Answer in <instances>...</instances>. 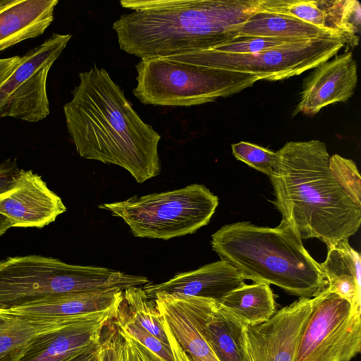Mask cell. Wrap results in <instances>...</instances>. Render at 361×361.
I'll list each match as a JSON object with an SVG mask.
<instances>
[{
	"mask_svg": "<svg viewBox=\"0 0 361 361\" xmlns=\"http://www.w3.org/2000/svg\"><path fill=\"white\" fill-rule=\"evenodd\" d=\"M276 152L269 177L273 204L301 239L327 247L355 235L361 224V180L355 163L330 156L318 140L291 141Z\"/></svg>",
	"mask_w": 361,
	"mask_h": 361,
	"instance_id": "cell-1",
	"label": "cell"
},
{
	"mask_svg": "<svg viewBox=\"0 0 361 361\" xmlns=\"http://www.w3.org/2000/svg\"><path fill=\"white\" fill-rule=\"evenodd\" d=\"M63 106L66 125L82 158L126 169L138 183L161 172V135L144 122L123 90L96 65L78 74Z\"/></svg>",
	"mask_w": 361,
	"mask_h": 361,
	"instance_id": "cell-2",
	"label": "cell"
},
{
	"mask_svg": "<svg viewBox=\"0 0 361 361\" xmlns=\"http://www.w3.org/2000/svg\"><path fill=\"white\" fill-rule=\"evenodd\" d=\"M260 0H123L119 47L141 59L214 48L238 37Z\"/></svg>",
	"mask_w": 361,
	"mask_h": 361,
	"instance_id": "cell-3",
	"label": "cell"
},
{
	"mask_svg": "<svg viewBox=\"0 0 361 361\" xmlns=\"http://www.w3.org/2000/svg\"><path fill=\"white\" fill-rule=\"evenodd\" d=\"M211 245L245 280L276 286L299 298H314L327 288L320 264L284 221L274 228L226 224L212 235Z\"/></svg>",
	"mask_w": 361,
	"mask_h": 361,
	"instance_id": "cell-4",
	"label": "cell"
},
{
	"mask_svg": "<svg viewBox=\"0 0 361 361\" xmlns=\"http://www.w3.org/2000/svg\"><path fill=\"white\" fill-rule=\"evenodd\" d=\"M149 282L145 276L106 267L71 264L52 257H10L0 261V309L71 293L124 290Z\"/></svg>",
	"mask_w": 361,
	"mask_h": 361,
	"instance_id": "cell-5",
	"label": "cell"
},
{
	"mask_svg": "<svg viewBox=\"0 0 361 361\" xmlns=\"http://www.w3.org/2000/svg\"><path fill=\"white\" fill-rule=\"evenodd\" d=\"M133 93L144 104L191 106L214 102L252 87L255 75L212 68L197 51L141 59Z\"/></svg>",
	"mask_w": 361,
	"mask_h": 361,
	"instance_id": "cell-6",
	"label": "cell"
},
{
	"mask_svg": "<svg viewBox=\"0 0 361 361\" xmlns=\"http://www.w3.org/2000/svg\"><path fill=\"white\" fill-rule=\"evenodd\" d=\"M218 204L216 195L204 185L193 183L98 207L122 219L135 237L169 240L194 233L208 224Z\"/></svg>",
	"mask_w": 361,
	"mask_h": 361,
	"instance_id": "cell-7",
	"label": "cell"
},
{
	"mask_svg": "<svg viewBox=\"0 0 361 361\" xmlns=\"http://www.w3.org/2000/svg\"><path fill=\"white\" fill-rule=\"evenodd\" d=\"M313 298L295 361H350L361 350V311L327 288Z\"/></svg>",
	"mask_w": 361,
	"mask_h": 361,
	"instance_id": "cell-8",
	"label": "cell"
},
{
	"mask_svg": "<svg viewBox=\"0 0 361 361\" xmlns=\"http://www.w3.org/2000/svg\"><path fill=\"white\" fill-rule=\"evenodd\" d=\"M346 43L338 39L299 40L255 54L214 49L196 50L208 66L277 81L300 75L334 57Z\"/></svg>",
	"mask_w": 361,
	"mask_h": 361,
	"instance_id": "cell-9",
	"label": "cell"
},
{
	"mask_svg": "<svg viewBox=\"0 0 361 361\" xmlns=\"http://www.w3.org/2000/svg\"><path fill=\"white\" fill-rule=\"evenodd\" d=\"M72 35L53 33L29 50L12 75L0 86V119L11 117L37 123L50 113L47 76Z\"/></svg>",
	"mask_w": 361,
	"mask_h": 361,
	"instance_id": "cell-10",
	"label": "cell"
},
{
	"mask_svg": "<svg viewBox=\"0 0 361 361\" xmlns=\"http://www.w3.org/2000/svg\"><path fill=\"white\" fill-rule=\"evenodd\" d=\"M313 305V298H300L276 310L267 321L244 326L245 347L250 361H295Z\"/></svg>",
	"mask_w": 361,
	"mask_h": 361,
	"instance_id": "cell-11",
	"label": "cell"
},
{
	"mask_svg": "<svg viewBox=\"0 0 361 361\" xmlns=\"http://www.w3.org/2000/svg\"><path fill=\"white\" fill-rule=\"evenodd\" d=\"M66 211L61 198L32 170L19 169L13 185L0 193V214L12 227L41 228Z\"/></svg>",
	"mask_w": 361,
	"mask_h": 361,
	"instance_id": "cell-12",
	"label": "cell"
},
{
	"mask_svg": "<svg viewBox=\"0 0 361 361\" xmlns=\"http://www.w3.org/2000/svg\"><path fill=\"white\" fill-rule=\"evenodd\" d=\"M117 310L90 313L37 335L18 361H68L91 350L100 344L102 332Z\"/></svg>",
	"mask_w": 361,
	"mask_h": 361,
	"instance_id": "cell-13",
	"label": "cell"
},
{
	"mask_svg": "<svg viewBox=\"0 0 361 361\" xmlns=\"http://www.w3.org/2000/svg\"><path fill=\"white\" fill-rule=\"evenodd\" d=\"M293 17L358 43L361 6L356 0H260L259 11Z\"/></svg>",
	"mask_w": 361,
	"mask_h": 361,
	"instance_id": "cell-14",
	"label": "cell"
},
{
	"mask_svg": "<svg viewBox=\"0 0 361 361\" xmlns=\"http://www.w3.org/2000/svg\"><path fill=\"white\" fill-rule=\"evenodd\" d=\"M357 82V67L351 51L336 55L314 68L306 80L295 112L313 116L322 109L346 102Z\"/></svg>",
	"mask_w": 361,
	"mask_h": 361,
	"instance_id": "cell-15",
	"label": "cell"
},
{
	"mask_svg": "<svg viewBox=\"0 0 361 361\" xmlns=\"http://www.w3.org/2000/svg\"><path fill=\"white\" fill-rule=\"evenodd\" d=\"M149 298L154 300L180 347L193 361H219L202 331L198 296L157 292Z\"/></svg>",
	"mask_w": 361,
	"mask_h": 361,
	"instance_id": "cell-16",
	"label": "cell"
},
{
	"mask_svg": "<svg viewBox=\"0 0 361 361\" xmlns=\"http://www.w3.org/2000/svg\"><path fill=\"white\" fill-rule=\"evenodd\" d=\"M240 273L227 261L206 264L197 269L176 274L169 280L157 284L143 286L149 297L155 293L198 296L219 302L227 293L245 284Z\"/></svg>",
	"mask_w": 361,
	"mask_h": 361,
	"instance_id": "cell-17",
	"label": "cell"
},
{
	"mask_svg": "<svg viewBox=\"0 0 361 361\" xmlns=\"http://www.w3.org/2000/svg\"><path fill=\"white\" fill-rule=\"evenodd\" d=\"M58 0H2L0 52L44 34L54 20Z\"/></svg>",
	"mask_w": 361,
	"mask_h": 361,
	"instance_id": "cell-18",
	"label": "cell"
},
{
	"mask_svg": "<svg viewBox=\"0 0 361 361\" xmlns=\"http://www.w3.org/2000/svg\"><path fill=\"white\" fill-rule=\"evenodd\" d=\"M123 299V290H120L71 293L44 298L6 310L14 314L30 317H69L117 310Z\"/></svg>",
	"mask_w": 361,
	"mask_h": 361,
	"instance_id": "cell-19",
	"label": "cell"
},
{
	"mask_svg": "<svg viewBox=\"0 0 361 361\" xmlns=\"http://www.w3.org/2000/svg\"><path fill=\"white\" fill-rule=\"evenodd\" d=\"M202 334L219 361H250L244 324L212 299L199 297Z\"/></svg>",
	"mask_w": 361,
	"mask_h": 361,
	"instance_id": "cell-20",
	"label": "cell"
},
{
	"mask_svg": "<svg viewBox=\"0 0 361 361\" xmlns=\"http://www.w3.org/2000/svg\"><path fill=\"white\" fill-rule=\"evenodd\" d=\"M326 259L319 263L327 281V288L360 310V269L359 252L349 244L348 239L327 247Z\"/></svg>",
	"mask_w": 361,
	"mask_h": 361,
	"instance_id": "cell-21",
	"label": "cell"
},
{
	"mask_svg": "<svg viewBox=\"0 0 361 361\" xmlns=\"http://www.w3.org/2000/svg\"><path fill=\"white\" fill-rule=\"evenodd\" d=\"M88 314L36 318L0 310V361H18L37 335L80 320Z\"/></svg>",
	"mask_w": 361,
	"mask_h": 361,
	"instance_id": "cell-22",
	"label": "cell"
},
{
	"mask_svg": "<svg viewBox=\"0 0 361 361\" xmlns=\"http://www.w3.org/2000/svg\"><path fill=\"white\" fill-rule=\"evenodd\" d=\"M257 36L294 40L338 39L349 44L345 37L297 18L272 13L257 11L240 28L239 37Z\"/></svg>",
	"mask_w": 361,
	"mask_h": 361,
	"instance_id": "cell-23",
	"label": "cell"
},
{
	"mask_svg": "<svg viewBox=\"0 0 361 361\" xmlns=\"http://www.w3.org/2000/svg\"><path fill=\"white\" fill-rule=\"evenodd\" d=\"M217 302L245 326L262 324L277 310L274 293L267 283H245Z\"/></svg>",
	"mask_w": 361,
	"mask_h": 361,
	"instance_id": "cell-24",
	"label": "cell"
},
{
	"mask_svg": "<svg viewBox=\"0 0 361 361\" xmlns=\"http://www.w3.org/2000/svg\"><path fill=\"white\" fill-rule=\"evenodd\" d=\"M123 300L135 322L163 343L169 345L163 320L155 302L142 287L133 286L124 290Z\"/></svg>",
	"mask_w": 361,
	"mask_h": 361,
	"instance_id": "cell-25",
	"label": "cell"
},
{
	"mask_svg": "<svg viewBox=\"0 0 361 361\" xmlns=\"http://www.w3.org/2000/svg\"><path fill=\"white\" fill-rule=\"evenodd\" d=\"M113 322L118 330L127 333L133 338L158 361H174L169 345L163 343L135 322L129 314L123 300L113 319Z\"/></svg>",
	"mask_w": 361,
	"mask_h": 361,
	"instance_id": "cell-26",
	"label": "cell"
},
{
	"mask_svg": "<svg viewBox=\"0 0 361 361\" xmlns=\"http://www.w3.org/2000/svg\"><path fill=\"white\" fill-rule=\"evenodd\" d=\"M231 149L236 159L269 177L271 175L277 158L276 152L245 141L232 144Z\"/></svg>",
	"mask_w": 361,
	"mask_h": 361,
	"instance_id": "cell-27",
	"label": "cell"
},
{
	"mask_svg": "<svg viewBox=\"0 0 361 361\" xmlns=\"http://www.w3.org/2000/svg\"><path fill=\"white\" fill-rule=\"evenodd\" d=\"M295 41L299 40L277 37L246 36L239 37L231 42L212 49L231 54H255Z\"/></svg>",
	"mask_w": 361,
	"mask_h": 361,
	"instance_id": "cell-28",
	"label": "cell"
},
{
	"mask_svg": "<svg viewBox=\"0 0 361 361\" xmlns=\"http://www.w3.org/2000/svg\"><path fill=\"white\" fill-rule=\"evenodd\" d=\"M106 328V334L103 338L102 335L96 361H119L121 336L113 320L107 324Z\"/></svg>",
	"mask_w": 361,
	"mask_h": 361,
	"instance_id": "cell-29",
	"label": "cell"
},
{
	"mask_svg": "<svg viewBox=\"0 0 361 361\" xmlns=\"http://www.w3.org/2000/svg\"><path fill=\"white\" fill-rule=\"evenodd\" d=\"M117 330L122 338L119 361H158L150 352L127 333L118 329Z\"/></svg>",
	"mask_w": 361,
	"mask_h": 361,
	"instance_id": "cell-30",
	"label": "cell"
},
{
	"mask_svg": "<svg viewBox=\"0 0 361 361\" xmlns=\"http://www.w3.org/2000/svg\"><path fill=\"white\" fill-rule=\"evenodd\" d=\"M18 170L16 159L0 161V193L6 191L13 185Z\"/></svg>",
	"mask_w": 361,
	"mask_h": 361,
	"instance_id": "cell-31",
	"label": "cell"
},
{
	"mask_svg": "<svg viewBox=\"0 0 361 361\" xmlns=\"http://www.w3.org/2000/svg\"><path fill=\"white\" fill-rule=\"evenodd\" d=\"M22 59V56L0 59V86L12 75Z\"/></svg>",
	"mask_w": 361,
	"mask_h": 361,
	"instance_id": "cell-32",
	"label": "cell"
},
{
	"mask_svg": "<svg viewBox=\"0 0 361 361\" xmlns=\"http://www.w3.org/2000/svg\"><path fill=\"white\" fill-rule=\"evenodd\" d=\"M99 347V345L91 350L68 361H96L98 355Z\"/></svg>",
	"mask_w": 361,
	"mask_h": 361,
	"instance_id": "cell-33",
	"label": "cell"
},
{
	"mask_svg": "<svg viewBox=\"0 0 361 361\" xmlns=\"http://www.w3.org/2000/svg\"><path fill=\"white\" fill-rule=\"evenodd\" d=\"M174 361H185L183 357V350L179 343L176 340H171L169 343Z\"/></svg>",
	"mask_w": 361,
	"mask_h": 361,
	"instance_id": "cell-34",
	"label": "cell"
},
{
	"mask_svg": "<svg viewBox=\"0 0 361 361\" xmlns=\"http://www.w3.org/2000/svg\"><path fill=\"white\" fill-rule=\"evenodd\" d=\"M11 227L12 226L10 221L6 216L0 214V237Z\"/></svg>",
	"mask_w": 361,
	"mask_h": 361,
	"instance_id": "cell-35",
	"label": "cell"
},
{
	"mask_svg": "<svg viewBox=\"0 0 361 361\" xmlns=\"http://www.w3.org/2000/svg\"><path fill=\"white\" fill-rule=\"evenodd\" d=\"M183 357H184V360L185 361H193L189 355H188L186 354V353L183 350Z\"/></svg>",
	"mask_w": 361,
	"mask_h": 361,
	"instance_id": "cell-36",
	"label": "cell"
},
{
	"mask_svg": "<svg viewBox=\"0 0 361 361\" xmlns=\"http://www.w3.org/2000/svg\"><path fill=\"white\" fill-rule=\"evenodd\" d=\"M2 0H0V3L1 2Z\"/></svg>",
	"mask_w": 361,
	"mask_h": 361,
	"instance_id": "cell-37",
	"label": "cell"
},
{
	"mask_svg": "<svg viewBox=\"0 0 361 361\" xmlns=\"http://www.w3.org/2000/svg\"><path fill=\"white\" fill-rule=\"evenodd\" d=\"M1 310V309H0Z\"/></svg>",
	"mask_w": 361,
	"mask_h": 361,
	"instance_id": "cell-38",
	"label": "cell"
}]
</instances>
